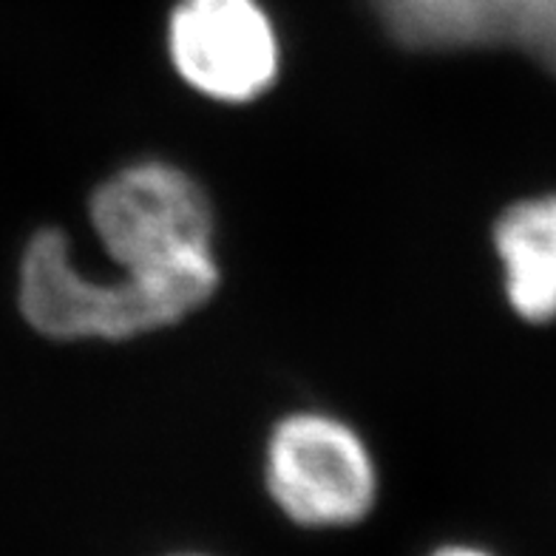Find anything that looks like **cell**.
Here are the masks:
<instances>
[{
  "label": "cell",
  "instance_id": "1",
  "mask_svg": "<svg viewBox=\"0 0 556 556\" xmlns=\"http://www.w3.org/2000/svg\"><path fill=\"white\" fill-rule=\"evenodd\" d=\"M216 287L219 270L91 278L74 264L66 236L46 227L23 250L17 304L31 330L46 338L123 341L182 321L211 301Z\"/></svg>",
  "mask_w": 556,
  "mask_h": 556
},
{
  "label": "cell",
  "instance_id": "2",
  "mask_svg": "<svg viewBox=\"0 0 556 556\" xmlns=\"http://www.w3.org/2000/svg\"><path fill=\"white\" fill-rule=\"evenodd\" d=\"M88 216L117 273L219 270L207 193L170 162H134L111 174L91 197Z\"/></svg>",
  "mask_w": 556,
  "mask_h": 556
},
{
  "label": "cell",
  "instance_id": "3",
  "mask_svg": "<svg viewBox=\"0 0 556 556\" xmlns=\"http://www.w3.org/2000/svg\"><path fill=\"white\" fill-rule=\"evenodd\" d=\"M264 483L287 520L304 528H350L378 500V471L361 434L324 412L278 420L264 454Z\"/></svg>",
  "mask_w": 556,
  "mask_h": 556
},
{
  "label": "cell",
  "instance_id": "4",
  "mask_svg": "<svg viewBox=\"0 0 556 556\" xmlns=\"http://www.w3.org/2000/svg\"><path fill=\"white\" fill-rule=\"evenodd\" d=\"M168 52L176 74L219 103H250L278 77V37L256 0H179Z\"/></svg>",
  "mask_w": 556,
  "mask_h": 556
},
{
  "label": "cell",
  "instance_id": "5",
  "mask_svg": "<svg viewBox=\"0 0 556 556\" xmlns=\"http://www.w3.org/2000/svg\"><path fill=\"white\" fill-rule=\"evenodd\" d=\"M375 7L406 49L514 46L556 74V0H375Z\"/></svg>",
  "mask_w": 556,
  "mask_h": 556
},
{
  "label": "cell",
  "instance_id": "6",
  "mask_svg": "<svg viewBox=\"0 0 556 556\" xmlns=\"http://www.w3.org/2000/svg\"><path fill=\"white\" fill-rule=\"evenodd\" d=\"M494 244L511 307L528 321H551L556 315V197L508 207L494 227Z\"/></svg>",
  "mask_w": 556,
  "mask_h": 556
},
{
  "label": "cell",
  "instance_id": "7",
  "mask_svg": "<svg viewBox=\"0 0 556 556\" xmlns=\"http://www.w3.org/2000/svg\"><path fill=\"white\" fill-rule=\"evenodd\" d=\"M432 556H491L480 548H469V545H446V548H438Z\"/></svg>",
  "mask_w": 556,
  "mask_h": 556
},
{
  "label": "cell",
  "instance_id": "8",
  "mask_svg": "<svg viewBox=\"0 0 556 556\" xmlns=\"http://www.w3.org/2000/svg\"><path fill=\"white\" fill-rule=\"evenodd\" d=\"M170 556H207V554H170Z\"/></svg>",
  "mask_w": 556,
  "mask_h": 556
}]
</instances>
